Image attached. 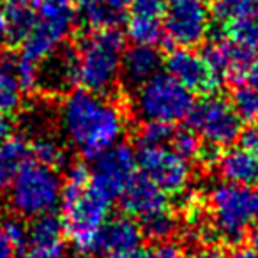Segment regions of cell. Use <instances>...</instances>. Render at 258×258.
<instances>
[{
    "instance_id": "obj_1",
    "label": "cell",
    "mask_w": 258,
    "mask_h": 258,
    "mask_svg": "<svg viewBox=\"0 0 258 258\" xmlns=\"http://www.w3.org/2000/svg\"><path fill=\"white\" fill-rule=\"evenodd\" d=\"M60 124L69 144L90 159L120 144L125 133V117L120 108L104 94L85 89L66 96L60 106Z\"/></svg>"
},
{
    "instance_id": "obj_2",
    "label": "cell",
    "mask_w": 258,
    "mask_h": 258,
    "mask_svg": "<svg viewBox=\"0 0 258 258\" xmlns=\"http://www.w3.org/2000/svg\"><path fill=\"white\" fill-rule=\"evenodd\" d=\"M111 198L90 182V173L82 163L66 172L62 186V223L69 242L80 253H96L99 237L110 214Z\"/></svg>"
},
{
    "instance_id": "obj_3",
    "label": "cell",
    "mask_w": 258,
    "mask_h": 258,
    "mask_svg": "<svg viewBox=\"0 0 258 258\" xmlns=\"http://www.w3.org/2000/svg\"><path fill=\"white\" fill-rule=\"evenodd\" d=\"M76 83L85 90L106 94L122 73L124 37L117 29L90 30L76 46Z\"/></svg>"
},
{
    "instance_id": "obj_4",
    "label": "cell",
    "mask_w": 258,
    "mask_h": 258,
    "mask_svg": "<svg viewBox=\"0 0 258 258\" xmlns=\"http://www.w3.org/2000/svg\"><path fill=\"white\" fill-rule=\"evenodd\" d=\"M212 228L221 239L237 244L258 221V191L247 186L221 182L209 193Z\"/></svg>"
},
{
    "instance_id": "obj_5",
    "label": "cell",
    "mask_w": 258,
    "mask_h": 258,
    "mask_svg": "<svg viewBox=\"0 0 258 258\" xmlns=\"http://www.w3.org/2000/svg\"><path fill=\"white\" fill-rule=\"evenodd\" d=\"M195 108L193 92L168 73H158L142 83L133 96V111L144 122L175 124L189 118Z\"/></svg>"
},
{
    "instance_id": "obj_6",
    "label": "cell",
    "mask_w": 258,
    "mask_h": 258,
    "mask_svg": "<svg viewBox=\"0 0 258 258\" xmlns=\"http://www.w3.org/2000/svg\"><path fill=\"white\" fill-rule=\"evenodd\" d=\"M9 200L22 218H39L51 214L60 204L62 180L57 170L39 163H27L9 187Z\"/></svg>"
},
{
    "instance_id": "obj_7",
    "label": "cell",
    "mask_w": 258,
    "mask_h": 258,
    "mask_svg": "<svg viewBox=\"0 0 258 258\" xmlns=\"http://www.w3.org/2000/svg\"><path fill=\"white\" fill-rule=\"evenodd\" d=\"M73 20L75 13L71 6L39 2L36 25L22 43V57L37 66L53 57L62 41L71 32Z\"/></svg>"
},
{
    "instance_id": "obj_8",
    "label": "cell",
    "mask_w": 258,
    "mask_h": 258,
    "mask_svg": "<svg viewBox=\"0 0 258 258\" xmlns=\"http://www.w3.org/2000/svg\"><path fill=\"white\" fill-rule=\"evenodd\" d=\"M189 120L198 137L216 149L232 145L242 133V118L233 103L216 94H209L205 99L195 104Z\"/></svg>"
},
{
    "instance_id": "obj_9",
    "label": "cell",
    "mask_w": 258,
    "mask_h": 258,
    "mask_svg": "<svg viewBox=\"0 0 258 258\" xmlns=\"http://www.w3.org/2000/svg\"><path fill=\"white\" fill-rule=\"evenodd\" d=\"M166 39L179 48H193L205 41L211 29L207 0H166L163 15Z\"/></svg>"
},
{
    "instance_id": "obj_10",
    "label": "cell",
    "mask_w": 258,
    "mask_h": 258,
    "mask_svg": "<svg viewBox=\"0 0 258 258\" xmlns=\"http://www.w3.org/2000/svg\"><path fill=\"white\" fill-rule=\"evenodd\" d=\"M142 175L151 179L166 195H179L191 180V166L186 158L165 145L140 147L137 154Z\"/></svg>"
},
{
    "instance_id": "obj_11",
    "label": "cell",
    "mask_w": 258,
    "mask_h": 258,
    "mask_svg": "<svg viewBox=\"0 0 258 258\" xmlns=\"http://www.w3.org/2000/svg\"><path fill=\"white\" fill-rule=\"evenodd\" d=\"M138 159L135 152L124 144H117L96 158L90 182L115 200L122 197L127 186L137 177Z\"/></svg>"
},
{
    "instance_id": "obj_12",
    "label": "cell",
    "mask_w": 258,
    "mask_h": 258,
    "mask_svg": "<svg viewBox=\"0 0 258 258\" xmlns=\"http://www.w3.org/2000/svg\"><path fill=\"white\" fill-rule=\"evenodd\" d=\"M165 64L168 75L189 92L211 94L221 85V82L209 69L202 53H197L191 48H177L170 51Z\"/></svg>"
},
{
    "instance_id": "obj_13",
    "label": "cell",
    "mask_w": 258,
    "mask_h": 258,
    "mask_svg": "<svg viewBox=\"0 0 258 258\" xmlns=\"http://www.w3.org/2000/svg\"><path fill=\"white\" fill-rule=\"evenodd\" d=\"M202 57L205 58L212 75L221 83L225 80H232V82L240 85L256 53L239 46L237 43L226 37V39H218L214 43H209L202 51Z\"/></svg>"
},
{
    "instance_id": "obj_14",
    "label": "cell",
    "mask_w": 258,
    "mask_h": 258,
    "mask_svg": "<svg viewBox=\"0 0 258 258\" xmlns=\"http://www.w3.org/2000/svg\"><path fill=\"white\" fill-rule=\"evenodd\" d=\"M97 253L106 258H144V232L127 216H117L104 225Z\"/></svg>"
},
{
    "instance_id": "obj_15",
    "label": "cell",
    "mask_w": 258,
    "mask_h": 258,
    "mask_svg": "<svg viewBox=\"0 0 258 258\" xmlns=\"http://www.w3.org/2000/svg\"><path fill=\"white\" fill-rule=\"evenodd\" d=\"M168 195L145 175H137L122 195V207L140 221L170 211Z\"/></svg>"
},
{
    "instance_id": "obj_16",
    "label": "cell",
    "mask_w": 258,
    "mask_h": 258,
    "mask_svg": "<svg viewBox=\"0 0 258 258\" xmlns=\"http://www.w3.org/2000/svg\"><path fill=\"white\" fill-rule=\"evenodd\" d=\"M216 168L225 182L253 187L258 184V156L244 147L219 154Z\"/></svg>"
},
{
    "instance_id": "obj_17",
    "label": "cell",
    "mask_w": 258,
    "mask_h": 258,
    "mask_svg": "<svg viewBox=\"0 0 258 258\" xmlns=\"http://www.w3.org/2000/svg\"><path fill=\"white\" fill-rule=\"evenodd\" d=\"M163 64V58L154 46H144V44H135L124 51L122 57V76L131 85L145 83L159 73Z\"/></svg>"
},
{
    "instance_id": "obj_18",
    "label": "cell",
    "mask_w": 258,
    "mask_h": 258,
    "mask_svg": "<svg viewBox=\"0 0 258 258\" xmlns=\"http://www.w3.org/2000/svg\"><path fill=\"white\" fill-rule=\"evenodd\" d=\"M129 8L131 0H78L80 18L90 30L115 29Z\"/></svg>"
},
{
    "instance_id": "obj_19",
    "label": "cell",
    "mask_w": 258,
    "mask_h": 258,
    "mask_svg": "<svg viewBox=\"0 0 258 258\" xmlns=\"http://www.w3.org/2000/svg\"><path fill=\"white\" fill-rule=\"evenodd\" d=\"M30 147L23 138L11 137L0 145V189H8L29 163Z\"/></svg>"
},
{
    "instance_id": "obj_20",
    "label": "cell",
    "mask_w": 258,
    "mask_h": 258,
    "mask_svg": "<svg viewBox=\"0 0 258 258\" xmlns=\"http://www.w3.org/2000/svg\"><path fill=\"white\" fill-rule=\"evenodd\" d=\"M18 57L0 51V115H9L20 106L22 83L16 69Z\"/></svg>"
},
{
    "instance_id": "obj_21",
    "label": "cell",
    "mask_w": 258,
    "mask_h": 258,
    "mask_svg": "<svg viewBox=\"0 0 258 258\" xmlns=\"http://www.w3.org/2000/svg\"><path fill=\"white\" fill-rule=\"evenodd\" d=\"M2 11L8 23V39L23 43L37 22V9H34L30 0H8Z\"/></svg>"
},
{
    "instance_id": "obj_22",
    "label": "cell",
    "mask_w": 258,
    "mask_h": 258,
    "mask_svg": "<svg viewBox=\"0 0 258 258\" xmlns=\"http://www.w3.org/2000/svg\"><path fill=\"white\" fill-rule=\"evenodd\" d=\"M41 82L51 89H64L71 83H76V51L66 50L53 57L51 68L46 69V75Z\"/></svg>"
},
{
    "instance_id": "obj_23",
    "label": "cell",
    "mask_w": 258,
    "mask_h": 258,
    "mask_svg": "<svg viewBox=\"0 0 258 258\" xmlns=\"http://www.w3.org/2000/svg\"><path fill=\"white\" fill-rule=\"evenodd\" d=\"M127 37L135 44H144V46H154L161 41L163 23L154 18H144V16H135L127 20L125 25Z\"/></svg>"
},
{
    "instance_id": "obj_24",
    "label": "cell",
    "mask_w": 258,
    "mask_h": 258,
    "mask_svg": "<svg viewBox=\"0 0 258 258\" xmlns=\"http://www.w3.org/2000/svg\"><path fill=\"white\" fill-rule=\"evenodd\" d=\"M214 16L223 23L233 20H258V0H216Z\"/></svg>"
},
{
    "instance_id": "obj_25",
    "label": "cell",
    "mask_w": 258,
    "mask_h": 258,
    "mask_svg": "<svg viewBox=\"0 0 258 258\" xmlns=\"http://www.w3.org/2000/svg\"><path fill=\"white\" fill-rule=\"evenodd\" d=\"M62 235L64 223L53 212L36 218L29 228V240L32 242H62Z\"/></svg>"
},
{
    "instance_id": "obj_26",
    "label": "cell",
    "mask_w": 258,
    "mask_h": 258,
    "mask_svg": "<svg viewBox=\"0 0 258 258\" xmlns=\"http://www.w3.org/2000/svg\"><path fill=\"white\" fill-rule=\"evenodd\" d=\"M30 156L34 161L48 168H57L66 161V152L55 138L41 137L30 145Z\"/></svg>"
},
{
    "instance_id": "obj_27",
    "label": "cell",
    "mask_w": 258,
    "mask_h": 258,
    "mask_svg": "<svg viewBox=\"0 0 258 258\" xmlns=\"http://www.w3.org/2000/svg\"><path fill=\"white\" fill-rule=\"evenodd\" d=\"M226 37L239 46L258 51V20H233L225 23Z\"/></svg>"
},
{
    "instance_id": "obj_28",
    "label": "cell",
    "mask_w": 258,
    "mask_h": 258,
    "mask_svg": "<svg viewBox=\"0 0 258 258\" xmlns=\"http://www.w3.org/2000/svg\"><path fill=\"white\" fill-rule=\"evenodd\" d=\"M140 226L145 237L161 242V240H168L173 235V232L177 230V221L172 211H166L140 221Z\"/></svg>"
},
{
    "instance_id": "obj_29",
    "label": "cell",
    "mask_w": 258,
    "mask_h": 258,
    "mask_svg": "<svg viewBox=\"0 0 258 258\" xmlns=\"http://www.w3.org/2000/svg\"><path fill=\"white\" fill-rule=\"evenodd\" d=\"M233 106L240 118L258 124V89L249 85H239L233 94Z\"/></svg>"
},
{
    "instance_id": "obj_30",
    "label": "cell",
    "mask_w": 258,
    "mask_h": 258,
    "mask_svg": "<svg viewBox=\"0 0 258 258\" xmlns=\"http://www.w3.org/2000/svg\"><path fill=\"white\" fill-rule=\"evenodd\" d=\"M170 142H172L173 151L186 159L198 158L202 152L200 137H198V133L193 127H182V129L173 131L172 140Z\"/></svg>"
},
{
    "instance_id": "obj_31",
    "label": "cell",
    "mask_w": 258,
    "mask_h": 258,
    "mask_svg": "<svg viewBox=\"0 0 258 258\" xmlns=\"http://www.w3.org/2000/svg\"><path fill=\"white\" fill-rule=\"evenodd\" d=\"M173 129L170 124L163 122H144V127L138 133V144L140 147L149 145H165V142L172 140Z\"/></svg>"
},
{
    "instance_id": "obj_32",
    "label": "cell",
    "mask_w": 258,
    "mask_h": 258,
    "mask_svg": "<svg viewBox=\"0 0 258 258\" xmlns=\"http://www.w3.org/2000/svg\"><path fill=\"white\" fill-rule=\"evenodd\" d=\"M18 258H62V242H32L27 240Z\"/></svg>"
},
{
    "instance_id": "obj_33",
    "label": "cell",
    "mask_w": 258,
    "mask_h": 258,
    "mask_svg": "<svg viewBox=\"0 0 258 258\" xmlns=\"http://www.w3.org/2000/svg\"><path fill=\"white\" fill-rule=\"evenodd\" d=\"M166 0H131V15L159 20L165 15Z\"/></svg>"
},
{
    "instance_id": "obj_34",
    "label": "cell",
    "mask_w": 258,
    "mask_h": 258,
    "mask_svg": "<svg viewBox=\"0 0 258 258\" xmlns=\"http://www.w3.org/2000/svg\"><path fill=\"white\" fill-rule=\"evenodd\" d=\"M144 258H184L182 249L173 240H161L145 251Z\"/></svg>"
},
{
    "instance_id": "obj_35",
    "label": "cell",
    "mask_w": 258,
    "mask_h": 258,
    "mask_svg": "<svg viewBox=\"0 0 258 258\" xmlns=\"http://www.w3.org/2000/svg\"><path fill=\"white\" fill-rule=\"evenodd\" d=\"M239 138H240V147H244L246 151L258 156V124H253L247 129H244Z\"/></svg>"
},
{
    "instance_id": "obj_36",
    "label": "cell",
    "mask_w": 258,
    "mask_h": 258,
    "mask_svg": "<svg viewBox=\"0 0 258 258\" xmlns=\"http://www.w3.org/2000/svg\"><path fill=\"white\" fill-rule=\"evenodd\" d=\"M16 251H18V247L11 240L4 223H0V258H15Z\"/></svg>"
},
{
    "instance_id": "obj_37",
    "label": "cell",
    "mask_w": 258,
    "mask_h": 258,
    "mask_svg": "<svg viewBox=\"0 0 258 258\" xmlns=\"http://www.w3.org/2000/svg\"><path fill=\"white\" fill-rule=\"evenodd\" d=\"M240 85H249L253 89H258V57H254V60L251 62L249 69H247L246 76H244Z\"/></svg>"
},
{
    "instance_id": "obj_38",
    "label": "cell",
    "mask_w": 258,
    "mask_h": 258,
    "mask_svg": "<svg viewBox=\"0 0 258 258\" xmlns=\"http://www.w3.org/2000/svg\"><path fill=\"white\" fill-rule=\"evenodd\" d=\"M195 258H228V254H226L223 249H219V247L207 246V247H204V249L198 251V253L195 254Z\"/></svg>"
},
{
    "instance_id": "obj_39",
    "label": "cell",
    "mask_w": 258,
    "mask_h": 258,
    "mask_svg": "<svg viewBox=\"0 0 258 258\" xmlns=\"http://www.w3.org/2000/svg\"><path fill=\"white\" fill-rule=\"evenodd\" d=\"M11 135V122L8 120V117L6 115H0V145L4 144L8 138Z\"/></svg>"
},
{
    "instance_id": "obj_40",
    "label": "cell",
    "mask_w": 258,
    "mask_h": 258,
    "mask_svg": "<svg viewBox=\"0 0 258 258\" xmlns=\"http://www.w3.org/2000/svg\"><path fill=\"white\" fill-rule=\"evenodd\" d=\"M232 258H258V251L253 246L237 247V251L233 253Z\"/></svg>"
},
{
    "instance_id": "obj_41",
    "label": "cell",
    "mask_w": 258,
    "mask_h": 258,
    "mask_svg": "<svg viewBox=\"0 0 258 258\" xmlns=\"http://www.w3.org/2000/svg\"><path fill=\"white\" fill-rule=\"evenodd\" d=\"M8 41V23H6V16L4 11L0 9V44Z\"/></svg>"
},
{
    "instance_id": "obj_42",
    "label": "cell",
    "mask_w": 258,
    "mask_h": 258,
    "mask_svg": "<svg viewBox=\"0 0 258 258\" xmlns=\"http://www.w3.org/2000/svg\"><path fill=\"white\" fill-rule=\"evenodd\" d=\"M41 2H46V4H53V6H71L73 0H41Z\"/></svg>"
},
{
    "instance_id": "obj_43",
    "label": "cell",
    "mask_w": 258,
    "mask_h": 258,
    "mask_svg": "<svg viewBox=\"0 0 258 258\" xmlns=\"http://www.w3.org/2000/svg\"><path fill=\"white\" fill-rule=\"evenodd\" d=\"M251 246H253L254 249L258 251V228L254 230L253 233H251Z\"/></svg>"
}]
</instances>
